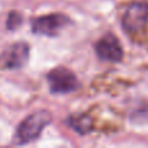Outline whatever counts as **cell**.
Instances as JSON below:
<instances>
[{
  "instance_id": "obj_1",
  "label": "cell",
  "mask_w": 148,
  "mask_h": 148,
  "mask_svg": "<svg viewBox=\"0 0 148 148\" xmlns=\"http://www.w3.org/2000/svg\"><path fill=\"white\" fill-rule=\"evenodd\" d=\"M51 121L52 116L48 110H36L31 113L17 127L14 134V143L21 146L35 140L44 130V127L51 123Z\"/></svg>"
},
{
  "instance_id": "obj_2",
  "label": "cell",
  "mask_w": 148,
  "mask_h": 148,
  "mask_svg": "<svg viewBox=\"0 0 148 148\" xmlns=\"http://www.w3.org/2000/svg\"><path fill=\"white\" fill-rule=\"evenodd\" d=\"M122 29L127 35H136L148 23V3L134 1L130 4L121 18Z\"/></svg>"
},
{
  "instance_id": "obj_3",
  "label": "cell",
  "mask_w": 148,
  "mask_h": 148,
  "mask_svg": "<svg viewBox=\"0 0 148 148\" xmlns=\"http://www.w3.org/2000/svg\"><path fill=\"white\" fill-rule=\"evenodd\" d=\"M70 22L69 17L61 13H52V14L40 16L31 21V30L38 35L55 36Z\"/></svg>"
},
{
  "instance_id": "obj_4",
  "label": "cell",
  "mask_w": 148,
  "mask_h": 148,
  "mask_svg": "<svg viewBox=\"0 0 148 148\" xmlns=\"http://www.w3.org/2000/svg\"><path fill=\"white\" fill-rule=\"evenodd\" d=\"M47 81L52 94H70L78 88V79L72 70L56 68L47 74Z\"/></svg>"
},
{
  "instance_id": "obj_5",
  "label": "cell",
  "mask_w": 148,
  "mask_h": 148,
  "mask_svg": "<svg viewBox=\"0 0 148 148\" xmlns=\"http://www.w3.org/2000/svg\"><path fill=\"white\" fill-rule=\"evenodd\" d=\"M30 48L25 42H18L9 46L1 55H0V68L1 69H21L29 61Z\"/></svg>"
},
{
  "instance_id": "obj_6",
  "label": "cell",
  "mask_w": 148,
  "mask_h": 148,
  "mask_svg": "<svg viewBox=\"0 0 148 148\" xmlns=\"http://www.w3.org/2000/svg\"><path fill=\"white\" fill-rule=\"evenodd\" d=\"M95 52L97 57L104 61L120 62L123 57V49L117 36L113 34H107L95 44Z\"/></svg>"
},
{
  "instance_id": "obj_7",
  "label": "cell",
  "mask_w": 148,
  "mask_h": 148,
  "mask_svg": "<svg viewBox=\"0 0 148 148\" xmlns=\"http://www.w3.org/2000/svg\"><path fill=\"white\" fill-rule=\"evenodd\" d=\"M70 127L79 134H87L92 131V118L88 114H74L68 120Z\"/></svg>"
},
{
  "instance_id": "obj_8",
  "label": "cell",
  "mask_w": 148,
  "mask_h": 148,
  "mask_svg": "<svg viewBox=\"0 0 148 148\" xmlns=\"http://www.w3.org/2000/svg\"><path fill=\"white\" fill-rule=\"evenodd\" d=\"M22 23V16L18 12H10L7 18V29L8 30H16Z\"/></svg>"
}]
</instances>
